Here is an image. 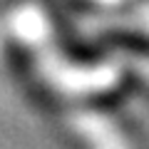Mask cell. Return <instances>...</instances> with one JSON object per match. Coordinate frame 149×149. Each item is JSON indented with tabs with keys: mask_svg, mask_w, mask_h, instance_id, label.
Returning <instances> with one entry per match:
<instances>
[{
	"mask_svg": "<svg viewBox=\"0 0 149 149\" xmlns=\"http://www.w3.org/2000/svg\"><path fill=\"white\" fill-rule=\"evenodd\" d=\"M112 40L119 42V45H124V47H129V50L139 45L137 52H149V40H139V37H134V35H114Z\"/></svg>",
	"mask_w": 149,
	"mask_h": 149,
	"instance_id": "1",
	"label": "cell"
}]
</instances>
